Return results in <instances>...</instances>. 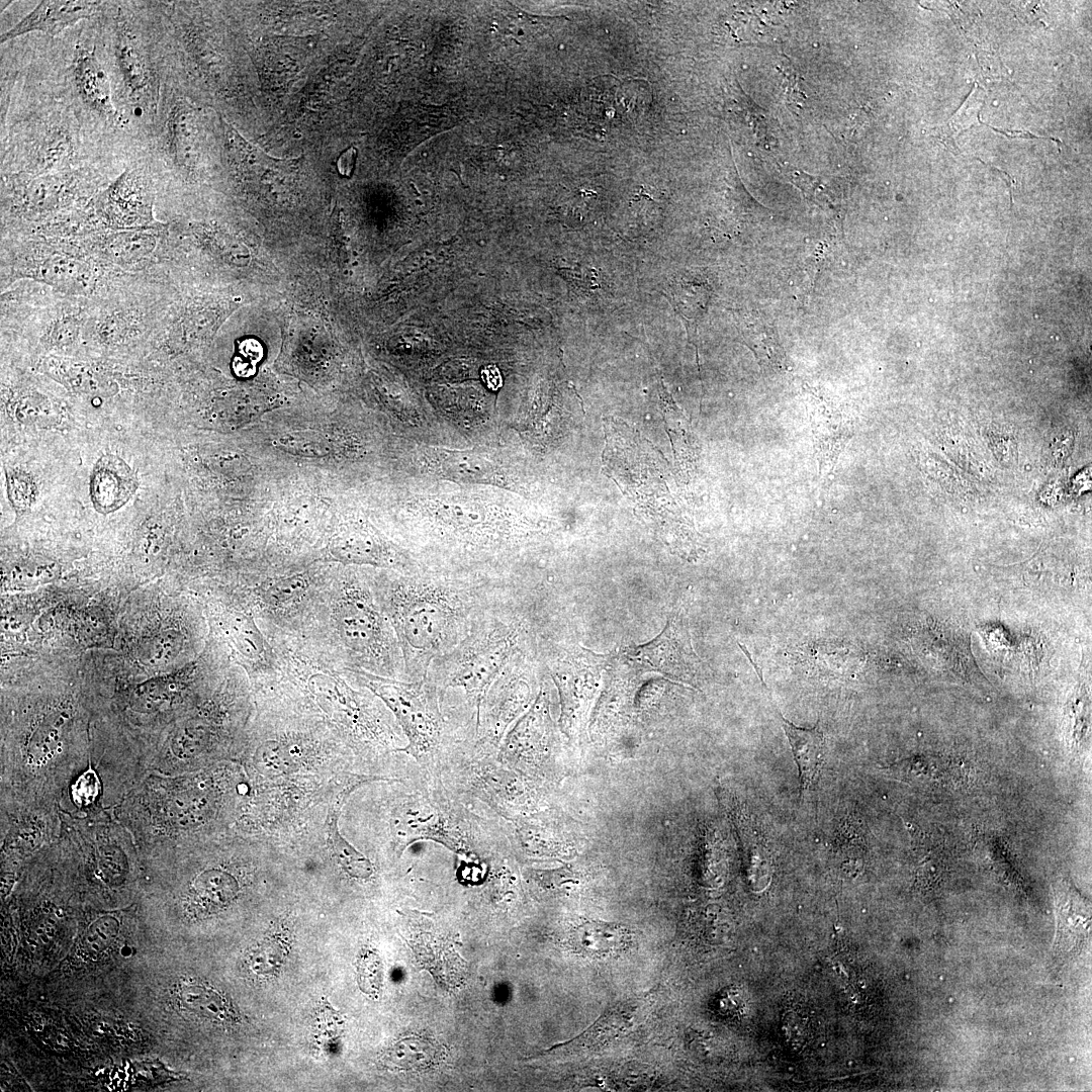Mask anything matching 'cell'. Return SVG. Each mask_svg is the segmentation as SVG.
Here are the masks:
<instances>
[{
    "instance_id": "cell-1",
    "label": "cell",
    "mask_w": 1092,
    "mask_h": 1092,
    "mask_svg": "<svg viewBox=\"0 0 1092 1092\" xmlns=\"http://www.w3.org/2000/svg\"><path fill=\"white\" fill-rule=\"evenodd\" d=\"M372 582L397 638L408 681L424 680L432 661L463 640L479 614L515 586L426 568L372 574Z\"/></svg>"
},
{
    "instance_id": "cell-2",
    "label": "cell",
    "mask_w": 1092,
    "mask_h": 1092,
    "mask_svg": "<svg viewBox=\"0 0 1092 1092\" xmlns=\"http://www.w3.org/2000/svg\"><path fill=\"white\" fill-rule=\"evenodd\" d=\"M295 636L341 669L405 680L399 644L377 600L372 574L348 571L322 581Z\"/></svg>"
},
{
    "instance_id": "cell-3",
    "label": "cell",
    "mask_w": 1092,
    "mask_h": 1092,
    "mask_svg": "<svg viewBox=\"0 0 1092 1092\" xmlns=\"http://www.w3.org/2000/svg\"><path fill=\"white\" fill-rule=\"evenodd\" d=\"M523 589L502 592L454 648L435 658L426 679L475 714L495 678L518 653L533 646Z\"/></svg>"
},
{
    "instance_id": "cell-4",
    "label": "cell",
    "mask_w": 1092,
    "mask_h": 1092,
    "mask_svg": "<svg viewBox=\"0 0 1092 1092\" xmlns=\"http://www.w3.org/2000/svg\"><path fill=\"white\" fill-rule=\"evenodd\" d=\"M342 671L352 685L370 691L393 714L407 740L398 751L414 757L426 772L440 777L448 753L475 736V716L442 699L426 678L408 681L361 670Z\"/></svg>"
},
{
    "instance_id": "cell-5",
    "label": "cell",
    "mask_w": 1092,
    "mask_h": 1092,
    "mask_svg": "<svg viewBox=\"0 0 1092 1092\" xmlns=\"http://www.w3.org/2000/svg\"><path fill=\"white\" fill-rule=\"evenodd\" d=\"M389 831L393 852L400 856L419 840H432L460 855H477V848L493 845L482 835L477 817L460 804L441 777L424 771L414 791L391 808Z\"/></svg>"
},
{
    "instance_id": "cell-6",
    "label": "cell",
    "mask_w": 1092,
    "mask_h": 1092,
    "mask_svg": "<svg viewBox=\"0 0 1092 1092\" xmlns=\"http://www.w3.org/2000/svg\"><path fill=\"white\" fill-rule=\"evenodd\" d=\"M471 742L458 744L443 761L440 777L445 787L456 796L479 800L508 821L536 808L541 800L536 779L505 765L496 754L476 751Z\"/></svg>"
},
{
    "instance_id": "cell-7",
    "label": "cell",
    "mask_w": 1092,
    "mask_h": 1092,
    "mask_svg": "<svg viewBox=\"0 0 1092 1092\" xmlns=\"http://www.w3.org/2000/svg\"><path fill=\"white\" fill-rule=\"evenodd\" d=\"M534 645L515 655L487 690L478 711L473 749L497 754L510 725L528 707L535 679Z\"/></svg>"
},
{
    "instance_id": "cell-8",
    "label": "cell",
    "mask_w": 1092,
    "mask_h": 1092,
    "mask_svg": "<svg viewBox=\"0 0 1092 1092\" xmlns=\"http://www.w3.org/2000/svg\"><path fill=\"white\" fill-rule=\"evenodd\" d=\"M554 745L549 691L546 682H543L535 704L505 735L496 758L505 765L536 780L547 778Z\"/></svg>"
},
{
    "instance_id": "cell-9",
    "label": "cell",
    "mask_w": 1092,
    "mask_h": 1092,
    "mask_svg": "<svg viewBox=\"0 0 1092 1092\" xmlns=\"http://www.w3.org/2000/svg\"><path fill=\"white\" fill-rule=\"evenodd\" d=\"M153 192L149 178L140 169L124 171L96 200L101 218L111 228L149 225L153 217Z\"/></svg>"
},
{
    "instance_id": "cell-10",
    "label": "cell",
    "mask_w": 1092,
    "mask_h": 1092,
    "mask_svg": "<svg viewBox=\"0 0 1092 1092\" xmlns=\"http://www.w3.org/2000/svg\"><path fill=\"white\" fill-rule=\"evenodd\" d=\"M679 618L672 617L665 630L648 644L629 648L625 656L639 667L679 677L688 673L687 642Z\"/></svg>"
},
{
    "instance_id": "cell-11",
    "label": "cell",
    "mask_w": 1092,
    "mask_h": 1092,
    "mask_svg": "<svg viewBox=\"0 0 1092 1092\" xmlns=\"http://www.w3.org/2000/svg\"><path fill=\"white\" fill-rule=\"evenodd\" d=\"M101 4L96 1H41L12 28L1 34V42L33 31L57 35L80 19L94 15L101 8Z\"/></svg>"
},
{
    "instance_id": "cell-12",
    "label": "cell",
    "mask_w": 1092,
    "mask_h": 1092,
    "mask_svg": "<svg viewBox=\"0 0 1092 1092\" xmlns=\"http://www.w3.org/2000/svg\"><path fill=\"white\" fill-rule=\"evenodd\" d=\"M138 488L133 470L119 457L105 455L95 464L90 493L95 509L108 514L122 507Z\"/></svg>"
},
{
    "instance_id": "cell-13",
    "label": "cell",
    "mask_w": 1092,
    "mask_h": 1092,
    "mask_svg": "<svg viewBox=\"0 0 1092 1092\" xmlns=\"http://www.w3.org/2000/svg\"><path fill=\"white\" fill-rule=\"evenodd\" d=\"M648 1001L647 996H638L617 1003L567 1045L572 1051H590L624 1035L645 1015Z\"/></svg>"
},
{
    "instance_id": "cell-14",
    "label": "cell",
    "mask_w": 1092,
    "mask_h": 1092,
    "mask_svg": "<svg viewBox=\"0 0 1092 1092\" xmlns=\"http://www.w3.org/2000/svg\"><path fill=\"white\" fill-rule=\"evenodd\" d=\"M72 74L77 92L83 101L101 116L118 123L120 117L112 102L109 78L94 49L78 50Z\"/></svg>"
},
{
    "instance_id": "cell-15",
    "label": "cell",
    "mask_w": 1092,
    "mask_h": 1092,
    "mask_svg": "<svg viewBox=\"0 0 1092 1092\" xmlns=\"http://www.w3.org/2000/svg\"><path fill=\"white\" fill-rule=\"evenodd\" d=\"M115 57L124 85L132 99L145 104L152 102L156 80L150 61L142 44L125 29L117 32Z\"/></svg>"
},
{
    "instance_id": "cell-16",
    "label": "cell",
    "mask_w": 1092,
    "mask_h": 1092,
    "mask_svg": "<svg viewBox=\"0 0 1092 1092\" xmlns=\"http://www.w3.org/2000/svg\"><path fill=\"white\" fill-rule=\"evenodd\" d=\"M16 181L17 204L23 211L36 214L57 209L70 196L76 177L69 173L25 175Z\"/></svg>"
},
{
    "instance_id": "cell-17",
    "label": "cell",
    "mask_w": 1092,
    "mask_h": 1092,
    "mask_svg": "<svg viewBox=\"0 0 1092 1092\" xmlns=\"http://www.w3.org/2000/svg\"><path fill=\"white\" fill-rule=\"evenodd\" d=\"M437 472L446 478L469 483H502L500 469L485 455L474 451L435 450L431 452Z\"/></svg>"
},
{
    "instance_id": "cell-18",
    "label": "cell",
    "mask_w": 1092,
    "mask_h": 1092,
    "mask_svg": "<svg viewBox=\"0 0 1092 1092\" xmlns=\"http://www.w3.org/2000/svg\"><path fill=\"white\" fill-rule=\"evenodd\" d=\"M783 729L789 739L798 766L801 793L810 790L821 770L824 758V736L819 721L813 728L794 725L781 714Z\"/></svg>"
},
{
    "instance_id": "cell-19",
    "label": "cell",
    "mask_w": 1092,
    "mask_h": 1092,
    "mask_svg": "<svg viewBox=\"0 0 1092 1092\" xmlns=\"http://www.w3.org/2000/svg\"><path fill=\"white\" fill-rule=\"evenodd\" d=\"M374 780L376 778L358 776L349 782L337 796L328 816L329 844L335 858L349 876L361 880H366L372 876V863L341 835L338 828V816L343 802L350 793L358 786Z\"/></svg>"
},
{
    "instance_id": "cell-20",
    "label": "cell",
    "mask_w": 1092,
    "mask_h": 1092,
    "mask_svg": "<svg viewBox=\"0 0 1092 1092\" xmlns=\"http://www.w3.org/2000/svg\"><path fill=\"white\" fill-rule=\"evenodd\" d=\"M37 133L32 136L26 154L31 171L41 174L74 159L75 142L69 127L56 122L40 128Z\"/></svg>"
},
{
    "instance_id": "cell-21",
    "label": "cell",
    "mask_w": 1092,
    "mask_h": 1092,
    "mask_svg": "<svg viewBox=\"0 0 1092 1092\" xmlns=\"http://www.w3.org/2000/svg\"><path fill=\"white\" fill-rule=\"evenodd\" d=\"M630 940L621 926L602 922L580 925L574 932L573 942L583 953L607 956L622 950Z\"/></svg>"
},
{
    "instance_id": "cell-22",
    "label": "cell",
    "mask_w": 1092,
    "mask_h": 1092,
    "mask_svg": "<svg viewBox=\"0 0 1092 1092\" xmlns=\"http://www.w3.org/2000/svg\"><path fill=\"white\" fill-rule=\"evenodd\" d=\"M177 997L184 1010L200 1017L222 1021L233 1015L221 994L206 984L182 982Z\"/></svg>"
},
{
    "instance_id": "cell-23",
    "label": "cell",
    "mask_w": 1092,
    "mask_h": 1092,
    "mask_svg": "<svg viewBox=\"0 0 1092 1092\" xmlns=\"http://www.w3.org/2000/svg\"><path fill=\"white\" fill-rule=\"evenodd\" d=\"M155 246L152 235L142 232L117 233L108 238V247L112 257L120 260H134L148 254Z\"/></svg>"
},
{
    "instance_id": "cell-24",
    "label": "cell",
    "mask_w": 1092,
    "mask_h": 1092,
    "mask_svg": "<svg viewBox=\"0 0 1092 1092\" xmlns=\"http://www.w3.org/2000/svg\"><path fill=\"white\" fill-rule=\"evenodd\" d=\"M357 978L360 989L367 994H374L380 990L382 983V966L380 960L373 951H364L357 962Z\"/></svg>"
},
{
    "instance_id": "cell-25",
    "label": "cell",
    "mask_w": 1092,
    "mask_h": 1092,
    "mask_svg": "<svg viewBox=\"0 0 1092 1092\" xmlns=\"http://www.w3.org/2000/svg\"><path fill=\"white\" fill-rule=\"evenodd\" d=\"M236 883L226 874L212 871L198 880L197 890L211 901H228L235 893Z\"/></svg>"
},
{
    "instance_id": "cell-26",
    "label": "cell",
    "mask_w": 1092,
    "mask_h": 1092,
    "mask_svg": "<svg viewBox=\"0 0 1092 1092\" xmlns=\"http://www.w3.org/2000/svg\"><path fill=\"white\" fill-rule=\"evenodd\" d=\"M8 477V493L14 507L25 510L29 507L34 495V486L28 475L22 472H12Z\"/></svg>"
},
{
    "instance_id": "cell-27",
    "label": "cell",
    "mask_w": 1092,
    "mask_h": 1092,
    "mask_svg": "<svg viewBox=\"0 0 1092 1092\" xmlns=\"http://www.w3.org/2000/svg\"><path fill=\"white\" fill-rule=\"evenodd\" d=\"M77 263L67 260H56L48 264L43 269V276L56 284H67L74 277H78Z\"/></svg>"
},
{
    "instance_id": "cell-28",
    "label": "cell",
    "mask_w": 1092,
    "mask_h": 1092,
    "mask_svg": "<svg viewBox=\"0 0 1092 1092\" xmlns=\"http://www.w3.org/2000/svg\"><path fill=\"white\" fill-rule=\"evenodd\" d=\"M98 795V781L91 770L81 776L73 787V797L79 805L92 803Z\"/></svg>"
},
{
    "instance_id": "cell-29",
    "label": "cell",
    "mask_w": 1092,
    "mask_h": 1092,
    "mask_svg": "<svg viewBox=\"0 0 1092 1092\" xmlns=\"http://www.w3.org/2000/svg\"><path fill=\"white\" fill-rule=\"evenodd\" d=\"M322 1016H320V1032L321 1036H336L338 1034V1028L340 1023L338 1013L332 1008L326 1007L322 1010Z\"/></svg>"
},
{
    "instance_id": "cell-30",
    "label": "cell",
    "mask_w": 1092,
    "mask_h": 1092,
    "mask_svg": "<svg viewBox=\"0 0 1092 1092\" xmlns=\"http://www.w3.org/2000/svg\"><path fill=\"white\" fill-rule=\"evenodd\" d=\"M928 134L940 141L953 154H960V149L953 139V130L950 123L934 126L927 130Z\"/></svg>"
},
{
    "instance_id": "cell-31",
    "label": "cell",
    "mask_w": 1092,
    "mask_h": 1092,
    "mask_svg": "<svg viewBox=\"0 0 1092 1092\" xmlns=\"http://www.w3.org/2000/svg\"><path fill=\"white\" fill-rule=\"evenodd\" d=\"M988 126H990V127H991V128L993 129V130H995V131H997V132H999V133H1002V134L1006 135V136H1007V138H1009V139H1014V138H1020V139H1038V138H1040V139H1046V138H1043V136H1038V135H1036V134H1032L1031 132H1028V131H1022V130H1015V131H1012V130H1003V129H999V128L993 127V126H991V125H988Z\"/></svg>"
},
{
    "instance_id": "cell-32",
    "label": "cell",
    "mask_w": 1092,
    "mask_h": 1092,
    "mask_svg": "<svg viewBox=\"0 0 1092 1092\" xmlns=\"http://www.w3.org/2000/svg\"><path fill=\"white\" fill-rule=\"evenodd\" d=\"M486 381L488 384L496 385L498 382V373L492 368L486 371Z\"/></svg>"
}]
</instances>
